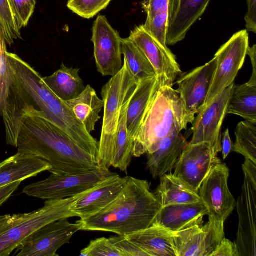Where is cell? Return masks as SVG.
Segmentation results:
<instances>
[{
	"mask_svg": "<svg viewBox=\"0 0 256 256\" xmlns=\"http://www.w3.org/2000/svg\"><path fill=\"white\" fill-rule=\"evenodd\" d=\"M18 152L48 162L56 174H74L99 167L97 158L80 146L63 130L35 114L26 116L20 130Z\"/></svg>",
	"mask_w": 256,
	"mask_h": 256,
	"instance_id": "1",
	"label": "cell"
},
{
	"mask_svg": "<svg viewBox=\"0 0 256 256\" xmlns=\"http://www.w3.org/2000/svg\"><path fill=\"white\" fill-rule=\"evenodd\" d=\"M161 208L146 180L128 176L124 188L112 202L94 215L76 222L82 230L126 236L152 226Z\"/></svg>",
	"mask_w": 256,
	"mask_h": 256,
	"instance_id": "2",
	"label": "cell"
},
{
	"mask_svg": "<svg viewBox=\"0 0 256 256\" xmlns=\"http://www.w3.org/2000/svg\"><path fill=\"white\" fill-rule=\"evenodd\" d=\"M178 94L170 86H161L154 94L133 140V156L156 150L161 141L180 133L194 120Z\"/></svg>",
	"mask_w": 256,
	"mask_h": 256,
	"instance_id": "3",
	"label": "cell"
},
{
	"mask_svg": "<svg viewBox=\"0 0 256 256\" xmlns=\"http://www.w3.org/2000/svg\"><path fill=\"white\" fill-rule=\"evenodd\" d=\"M80 194L46 200L44 206L30 212L0 215V256H10L43 226L61 218L76 216L72 207Z\"/></svg>",
	"mask_w": 256,
	"mask_h": 256,
	"instance_id": "4",
	"label": "cell"
},
{
	"mask_svg": "<svg viewBox=\"0 0 256 256\" xmlns=\"http://www.w3.org/2000/svg\"><path fill=\"white\" fill-rule=\"evenodd\" d=\"M139 81L134 77L124 60L120 70L102 88L104 116L96 157L99 167L109 170L112 166L122 108L127 98L134 92Z\"/></svg>",
	"mask_w": 256,
	"mask_h": 256,
	"instance_id": "5",
	"label": "cell"
},
{
	"mask_svg": "<svg viewBox=\"0 0 256 256\" xmlns=\"http://www.w3.org/2000/svg\"><path fill=\"white\" fill-rule=\"evenodd\" d=\"M109 170L98 167L74 174H52L46 180L26 186V195L46 200L66 198L79 194L112 174Z\"/></svg>",
	"mask_w": 256,
	"mask_h": 256,
	"instance_id": "6",
	"label": "cell"
},
{
	"mask_svg": "<svg viewBox=\"0 0 256 256\" xmlns=\"http://www.w3.org/2000/svg\"><path fill=\"white\" fill-rule=\"evenodd\" d=\"M249 46L248 30H243L233 34L217 51L214 55L216 58V71L202 108L218 94L234 83L244 64Z\"/></svg>",
	"mask_w": 256,
	"mask_h": 256,
	"instance_id": "7",
	"label": "cell"
},
{
	"mask_svg": "<svg viewBox=\"0 0 256 256\" xmlns=\"http://www.w3.org/2000/svg\"><path fill=\"white\" fill-rule=\"evenodd\" d=\"M224 222L208 216L204 226L172 232L176 256H212L224 237Z\"/></svg>",
	"mask_w": 256,
	"mask_h": 256,
	"instance_id": "8",
	"label": "cell"
},
{
	"mask_svg": "<svg viewBox=\"0 0 256 256\" xmlns=\"http://www.w3.org/2000/svg\"><path fill=\"white\" fill-rule=\"evenodd\" d=\"M218 153L208 142L188 143L174 166L173 174L195 192L212 170L221 162Z\"/></svg>",
	"mask_w": 256,
	"mask_h": 256,
	"instance_id": "9",
	"label": "cell"
},
{
	"mask_svg": "<svg viewBox=\"0 0 256 256\" xmlns=\"http://www.w3.org/2000/svg\"><path fill=\"white\" fill-rule=\"evenodd\" d=\"M80 230L76 222L68 218L50 222L32 234L20 245L14 255L20 256H56L57 250L68 243L72 236Z\"/></svg>",
	"mask_w": 256,
	"mask_h": 256,
	"instance_id": "10",
	"label": "cell"
},
{
	"mask_svg": "<svg viewBox=\"0 0 256 256\" xmlns=\"http://www.w3.org/2000/svg\"><path fill=\"white\" fill-rule=\"evenodd\" d=\"M234 83L218 94L192 122V137L188 144L210 143L218 154L222 151L221 128Z\"/></svg>",
	"mask_w": 256,
	"mask_h": 256,
	"instance_id": "11",
	"label": "cell"
},
{
	"mask_svg": "<svg viewBox=\"0 0 256 256\" xmlns=\"http://www.w3.org/2000/svg\"><path fill=\"white\" fill-rule=\"evenodd\" d=\"M121 40L106 18L98 15L93 24L91 40L98 71L103 76H112L122 68Z\"/></svg>",
	"mask_w": 256,
	"mask_h": 256,
	"instance_id": "12",
	"label": "cell"
},
{
	"mask_svg": "<svg viewBox=\"0 0 256 256\" xmlns=\"http://www.w3.org/2000/svg\"><path fill=\"white\" fill-rule=\"evenodd\" d=\"M229 169L225 164H217L210 172L200 188L201 200L207 206L209 215L225 222L236 208V200L228 184Z\"/></svg>",
	"mask_w": 256,
	"mask_h": 256,
	"instance_id": "13",
	"label": "cell"
},
{
	"mask_svg": "<svg viewBox=\"0 0 256 256\" xmlns=\"http://www.w3.org/2000/svg\"><path fill=\"white\" fill-rule=\"evenodd\" d=\"M236 206L239 220L234 242L238 256H256V184L246 176Z\"/></svg>",
	"mask_w": 256,
	"mask_h": 256,
	"instance_id": "14",
	"label": "cell"
},
{
	"mask_svg": "<svg viewBox=\"0 0 256 256\" xmlns=\"http://www.w3.org/2000/svg\"><path fill=\"white\" fill-rule=\"evenodd\" d=\"M216 67V57L204 65L184 74L176 80L175 90L188 111L198 113L204 106Z\"/></svg>",
	"mask_w": 256,
	"mask_h": 256,
	"instance_id": "15",
	"label": "cell"
},
{
	"mask_svg": "<svg viewBox=\"0 0 256 256\" xmlns=\"http://www.w3.org/2000/svg\"><path fill=\"white\" fill-rule=\"evenodd\" d=\"M147 57L156 72L166 86H172L182 73L176 56L162 48L145 29L144 24L136 26L128 38Z\"/></svg>",
	"mask_w": 256,
	"mask_h": 256,
	"instance_id": "16",
	"label": "cell"
},
{
	"mask_svg": "<svg viewBox=\"0 0 256 256\" xmlns=\"http://www.w3.org/2000/svg\"><path fill=\"white\" fill-rule=\"evenodd\" d=\"M128 176L112 174L81 193L72 207L76 216L86 219L104 209L112 202L124 188Z\"/></svg>",
	"mask_w": 256,
	"mask_h": 256,
	"instance_id": "17",
	"label": "cell"
},
{
	"mask_svg": "<svg viewBox=\"0 0 256 256\" xmlns=\"http://www.w3.org/2000/svg\"><path fill=\"white\" fill-rule=\"evenodd\" d=\"M210 0H170L166 34L167 46L183 40L206 11Z\"/></svg>",
	"mask_w": 256,
	"mask_h": 256,
	"instance_id": "18",
	"label": "cell"
},
{
	"mask_svg": "<svg viewBox=\"0 0 256 256\" xmlns=\"http://www.w3.org/2000/svg\"><path fill=\"white\" fill-rule=\"evenodd\" d=\"M206 215H209L208 210L202 201L172 204L161 208L154 223L176 232L194 225L202 226Z\"/></svg>",
	"mask_w": 256,
	"mask_h": 256,
	"instance_id": "19",
	"label": "cell"
},
{
	"mask_svg": "<svg viewBox=\"0 0 256 256\" xmlns=\"http://www.w3.org/2000/svg\"><path fill=\"white\" fill-rule=\"evenodd\" d=\"M165 85L164 80L157 76L139 81L126 112L127 132L132 141L154 94L160 86Z\"/></svg>",
	"mask_w": 256,
	"mask_h": 256,
	"instance_id": "20",
	"label": "cell"
},
{
	"mask_svg": "<svg viewBox=\"0 0 256 256\" xmlns=\"http://www.w3.org/2000/svg\"><path fill=\"white\" fill-rule=\"evenodd\" d=\"M188 142L181 133L172 134L164 138L156 150L148 154L146 169L152 176L160 178L171 172Z\"/></svg>",
	"mask_w": 256,
	"mask_h": 256,
	"instance_id": "21",
	"label": "cell"
},
{
	"mask_svg": "<svg viewBox=\"0 0 256 256\" xmlns=\"http://www.w3.org/2000/svg\"><path fill=\"white\" fill-rule=\"evenodd\" d=\"M50 168V164L42 158L18 152L0 166V188L35 176Z\"/></svg>",
	"mask_w": 256,
	"mask_h": 256,
	"instance_id": "22",
	"label": "cell"
},
{
	"mask_svg": "<svg viewBox=\"0 0 256 256\" xmlns=\"http://www.w3.org/2000/svg\"><path fill=\"white\" fill-rule=\"evenodd\" d=\"M124 236L148 256H176L172 232L156 224Z\"/></svg>",
	"mask_w": 256,
	"mask_h": 256,
	"instance_id": "23",
	"label": "cell"
},
{
	"mask_svg": "<svg viewBox=\"0 0 256 256\" xmlns=\"http://www.w3.org/2000/svg\"><path fill=\"white\" fill-rule=\"evenodd\" d=\"M64 102L88 132L91 134L95 130L96 124L100 118V114L104 107V102L92 87L87 85L78 96Z\"/></svg>",
	"mask_w": 256,
	"mask_h": 256,
	"instance_id": "24",
	"label": "cell"
},
{
	"mask_svg": "<svg viewBox=\"0 0 256 256\" xmlns=\"http://www.w3.org/2000/svg\"><path fill=\"white\" fill-rule=\"evenodd\" d=\"M161 207L201 202L198 193L192 190L173 174H164L154 193Z\"/></svg>",
	"mask_w": 256,
	"mask_h": 256,
	"instance_id": "25",
	"label": "cell"
},
{
	"mask_svg": "<svg viewBox=\"0 0 256 256\" xmlns=\"http://www.w3.org/2000/svg\"><path fill=\"white\" fill-rule=\"evenodd\" d=\"M42 80L50 90L64 101L76 98L84 89L79 75V69L68 68L62 64L60 68Z\"/></svg>",
	"mask_w": 256,
	"mask_h": 256,
	"instance_id": "26",
	"label": "cell"
},
{
	"mask_svg": "<svg viewBox=\"0 0 256 256\" xmlns=\"http://www.w3.org/2000/svg\"><path fill=\"white\" fill-rule=\"evenodd\" d=\"M226 114L237 115L256 122V84L248 81L242 84H234Z\"/></svg>",
	"mask_w": 256,
	"mask_h": 256,
	"instance_id": "27",
	"label": "cell"
},
{
	"mask_svg": "<svg viewBox=\"0 0 256 256\" xmlns=\"http://www.w3.org/2000/svg\"><path fill=\"white\" fill-rule=\"evenodd\" d=\"M133 94L127 98L122 108L112 166L125 172H126L133 156V141L128 135L126 126L127 108Z\"/></svg>",
	"mask_w": 256,
	"mask_h": 256,
	"instance_id": "28",
	"label": "cell"
},
{
	"mask_svg": "<svg viewBox=\"0 0 256 256\" xmlns=\"http://www.w3.org/2000/svg\"><path fill=\"white\" fill-rule=\"evenodd\" d=\"M122 53L131 73L138 80L156 76L152 64L140 49L128 38H122Z\"/></svg>",
	"mask_w": 256,
	"mask_h": 256,
	"instance_id": "29",
	"label": "cell"
},
{
	"mask_svg": "<svg viewBox=\"0 0 256 256\" xmlns=\"http://www.w3.org/2000/svg\"><path fill=\"white\" fill-rule=\"evenodd\" d=\"M232 151L256 163V122H240L236 128Z\"/></svg>",
	"mask_w": 256,
	"mask_h": 256,
	"instance_id": "30",
	"label": "cell"
},
{
	"mask_svg": "<svg viewBox=\"0 0 256 256\" xmlns=\"http://www.w3.org/2000/svg\"><path fill=\"white\" fill-rule=\"evenodd\" d=\"M0 36L9 46L22 38L8 0H0Z\"/></svg>",
	"mask_w": 256,
	"mask_h": 256,
	"instance_id": "31",
	"label": "cell"
},
{
	"mask_svg": "<svg viewBox=\"0 0 256 256\" xmlns=\"http://www.w3.org/2000/svg\"><path fill=\"white\" fill-rule=\"evenodd\" d=\"M112 0H68L67 7L80 17L89 19L105 9Z\"/></svg>",
	"mask_w": 256,
	"mask_h": 256,
	"instance_id": "32",
	"label": "cell"
},
{
	"mask_svg": "<svg viewBox=\"0 0 256 256\" xmlns=\"http://www.w3.org/2000/svg\"><path fill=\"white\" fill-rule=\"evenodd\" d=\"M18 28L26 26L32 15L36 0H8Z\"/></svg>",
	"mask_w": 256,
	"mask_h": 256,
	"instance_id": "33",
	"label": "cell"
},
{
	"mask_svg": "<svg viewBox=\"0 0 256 256\" xmlns=\"http://www.w3.org/2000/svg\"><path fill=\"white\" fill-rule=\"evenodd\" d=\"M6 43L0 36V116L4 106L11 78V70L6 57Z\"/></svg>",
	"mask_w": 256,
	"mask_h": 256,
	"instance_id": "34",
	"label": "cell"
},
{
	"mask_svg": "<svg viewBox=\"0 0 256 256\" xmlns=\"http://www.w3.org/2000/svg\"><path fill=\"white\" fill-rule=\"evenodd\" d=\"M82 256H123L112 244L109 238H101L92 240L80 251Z\"/></svg>",
	"mask_w": 256,
	"mask_h": 256,
	"instance_id": "35",
	"label": "cell"
},
{
	"mask_svg": "<svg viewBox=\"0 0 256 256\" xmlns=\"http://www.w3.org/2000/svg\"><path fill=\"white\" fill-rule=\"evenodd\" d=\"M170 0H144L142 8L146 14V20L156 18H168Z\"/></svg>",
	"mask_w": 256,
	"mask_h": 256,
	"instance_id": "36",
	"label": "cell"
},
{
	"mask_svg": "<svg viewBox=\"0 0 256 256\" xmlns=\"http://www.w3.org/2000/svg\"><path fill=\"white\" fill-rule=\"evenodd\" d=\"M112 245L123 256H148V254L136 245L127 240L124 236L118 235L109 238Z\"/></svg>",
	"mask_w": 256,
	"mask_h": 256,
	"instance_id": "37",
	"label": "cell"
},
{
	"mask_svg": "<svg viewBox=\"0 0 256 256\" xmlns=\"http://www.w3.org/2000/svg\"><path fill=\"white\" fill-rule=\"evenodd\" d=\"M212 256H238L234 242L224 238Z\"/></svg>",
	"mask_w": 256,
	"mask_h": 256,
	"instance_id": "38",
	"label": "cell"
},
{
	"mask_svg": "<svg viewBox=\"0 0 256 256\" xmlns=\"http://www.w3.org/2000/svg\"><path fill=\"white\" fill-rule=\"evenodd\" d=\"M248 10L244 16L246 30L256 32V0H246Z\"/></svg>",
	"mask_w": 256,
	"mask_h": 256,
	"instance_id": "39",
	"label": "cell"
},
{
	"mask_svg": "<svg viewBox=\"0 0 256 256\" xmlns=\"http://www.w3.org/2000/svg\"><path fill=\"white\" fill-rule=\"evenodd\" d=\"M21 182V181L15 182L0 188V206L6 202L17 190Z\"/></svg>",
	"mask_w": 256,
	"mask_h": 256,
	"instance_id": "40",
	"label": "cell"
},
{
	"mask_svg": "<svg viewBox=\"0 0 256 256\" xmlns=\"http://www.w3.org/2000/svg\"><path fill=\"white\" fill-rule=\"evenodd\" d=\"M221 144V152L222 158L224 160L232 151L234 147V144L230 139L228 128H227L224 132Z\"/></svg>",
	"mask_w": 256,
	"mask_h": 256,
	"instance_id": "41",
	"label": "cell"
},
{
	"mask_svg": "<svg viewBox=\"0 0 256 256\" xmlns=\"http://www.w3.org/2000/svg\"><path fill=\"white\" fill-rule=\"evenodd\" d=\"M242 168L244 176L248 177L254 184H256V163L245 158Z\"/></svg>",
	"mask_w": 256,
	"mask_h": 256,
	"instance_id": "42",
	"label": "cell"
},
{
	"mask_svg": "<svg viewBox=\"0 0 256 256\" xmlns=\"http://www.w3.org/2000/svg\"><path fill=\"white\" fill-rule=\"evenodd\" d=\"M249 56L252 66V72L251 77L248 82L256 84V45L252 47L248 46L247 54Z\"/></svg>",
	"mask_w": 256,
	"mask_h": 256,
	"instance_id": "43",
	"label": "cell"
},
{
	"mask_svg": "<svg viewBox=\"0 0 256 256\" xmlns=\"http://www.w3.org/2000/svg\"><path fill=\"white\" fill-rule=\"evenodd\" d=\"M3 164V162H0V166Z\"/></svg>",
	"mask_w": 256,
	"mask_h": 256,
	"instance_id": "44",
	"label": "cell"
}]
</instances>
